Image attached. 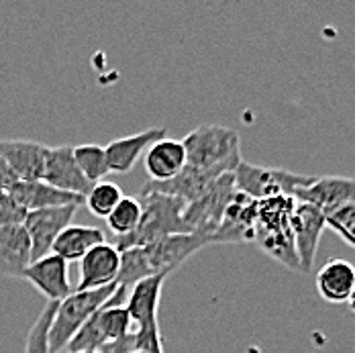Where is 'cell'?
I'll return each instance as SVG.
<instances>
[{
    "mask_svg": "<svg viewBox=\"0 0 355 353\" xmlns=\"http://www.w3.org/2000/svg\"><path fill=\"white\" fill-rule=\"evenodd\" d=\"M141 221L139 227L125 235V237H112V246L119 251L131 248H145L159 239H166L170 235H188V227L184 223L186 203L176 196L159 194V192H147L141 194Z\"/></svg>",
    "mask_w": 355,
    "mask_h": 353,
    "instance_id": "cell-2",
    "label": "cell"
},
{
    "mask_svg": "<svg viewBox=\"0 0 355 353\" xmlns=\"http://www.w3.org/2000/svg\"><path fill=\"white\" fill-rule=\"evenodd\" d=\"M166 274L151 276L147 280L137 282L127 296V313L131 317L133 335L137 341V352L164 353V339L159 331V298L166 282Z\"/></svg>",
    "mask_w": 355,
    "mask_h": 353,
    "instance_id": "cell-5",
    "label": "cell"
},
{
    "mask_svg": "<svg viewBox=\"0 0 355 353\" xmlns=\"http://www.w3.org/2000/svg\"><path fill=\"white\" fill-rule=\"evenodd\" d=\"M327 229L339 235L349 248L355 249V203L343 205L337 211L324 214Z\"/></svg>",
    "mask_w": 355,
    "mask_h": 353,
    "instance_id": "cell-27",
    "label": "cell"
},
{
    "mask_svg": "<svg viewBox=\"0 0 355 353\" xmlns=\"http://www.w3.org/2000/svg\"><path fill=\"white\" fill-rule=\"evenodd\" d=\"M31 261V239L25 225L0 229V274L6 278H23Z\"/></svg>",
    "mask_w": 355,
    "mask_h": 353,
    "instance_id": "cell-19",
    "label": "cell"
},
{
    "mask_svg": "<svg viewBox=\"0 0 355 353\" xmlns=\"http://www.w3.org/2000/svg\"><path fill=\"white\" fill-rule=\"evenodd\" d=\"M141 203L137 198L123 196V200L107 216V225L112 237H125L139 227L141 221Z\"/></svg>",
    "mask_w": 355,
    "mask_h": 353,
    "instance_id": "cell-24",
    "label": "cell"
},
{
    "mask_svg": "<svg viewBox=\"0 0 355 353\" xmlns=\"http://www.w3.org/2000/svg\"><path fill=\"white\" fill-rule=\"evenodd\" d=\"M121 272V251L112 243H103L90 249L80 259V282L78 292L84 290H98L110 284H116Z\"/></svg>",
    "mask_w": 355,
    "mask_h": 353,
    "instance_id": "cell-12",
    "label": "cell"
},
{
    "mask_svg": "<svg viewBox=\"0 0 355 353\" xmlns=\"http://www.w3.org/2000/svg\"><path fill=\"white\" fill-rule=\"evenodd\" d=\"M296 203H306L317 207L320 212L337 211L343 205L355 203V178L324 176L317 178L311 186L302 188L296 196Z\"/></svg>",
    "mask_w": 355,
    "mask_h": 353,
    "instance_id": "cell-14",
    "label": "cell"
},
{
    "mask_svg": "<svg viewBox=\"0 0 355 353\" xmlns=\"http://www.w3.org/2000/svg\"><path fill=\"white\" fill-rule=\"evenodd\" d=\"M137 352V341H135V335L133 331L123 337V339H116V341H110V343H105L98 353H135Z\"/></svg>",
    "mask_w": 355,
    "mask_h": 353,
    "instance_id": "cell-29",
    "label": "cell"
},
{
    "mask_svg": "<svg viewBox=\"0 0 355 353\" xmlns=\"http://www.w3.org/2000/svg\"><path fill=\"white\" fill-rule=\"evenodd\" d=\"M43 182L51 184L58 190L71 192L78 196H88L92 190V182H88L80 172L76 160H73V147L71 145H60L49 147L45 155V168H43Z\"/></svg>",
    "mask_w": 355,
    "mask_h": 353,
    "instance_id": "cell-11",
    "label": "cell"
},
{
    "mask_svg": "<svg viewBox=\"0 0 355 353\" xmlns=\"http://www.w3.org/2000/svg\"><path fill=\"white\" fill-rule=\"evenodd\" d=\"M27 218V211L8 194H0V229L10 227V225H23Z\"/></svg>",
    "mask_w": 355,
    "mask_h": 353,
    "instance_id": "cell-28",
    "label": "cell"
},
{
    "mask_svg": "<svg viewBox=\"0 0 355 353\" xmlns=\"http://www.w3.org/2000/svg\"><path fill=\"white\" fill-rule=\"evenodd\" d=\"M166 133H168L166 127H153V129H145L141 133H135V135H129V137H121V139H114V141L105 145L108 170L110 172H119V174L131 172L135 162L141 157L153 143L166 139Z\"/></svg>",
    "mask_w": 355,
    "mask_h": 353,
    "instance_id": "cell-17",
    "label": "cell"
},
{
    "mask_svg": "<svg viewBox=\"0 0 355 353\" xmlns=\"http://www.w3.org/2000/svg\"><path fill=\"white\" fill-rule=\"evenodd\" d=\"M23 278L33 284L49 302H62L73 292L68 278V264L53 253L33 261L23 272Z\"/></svg>",
    "mask_w": 355,
    "mask_h": 353,
    "instance_id": "cell-13",
    "label": "cell"
},
{
    "mask_svg": "<svg viewBox=\"0 0 355 353\" xmlns=\"http://www.w3.org/2000/svg\"><path fill=\"white\" fill-rule=\"evenodd\" d=\"M17 182H19V178L15 176V172L8 168V164L0 155V192H8Z\"/></svg>",
    "mask_w": 355,
    "mask_h": 353,
    "instance_id": "cell-30",
    "label": "cell"
},
{
    "mask_svg": "<svg viewBox=\"0 0 355 353\" xmlns=\"http://www.w3.org/2000/svg\"><path fill=\"white\" fill-rule=\"evenodd\" d=\"M290 225H292V233H294V248H296V255H298L300 272L311 274L315 268L322 231L327 229L324 212H320L313 205L296 203Z\"/></svg>",
    "mask_w": 355,
    "mask_h": 353,
    "instance_id": "cell-9",
    "label": "cell"
},
{
    "mask_svg": "<svg viewBox=\"0 0 355 353\" xmlns=\"http://www.w3.org/2000/svg\"><path fill=\"white\" fill-rule=\"evenodd\" d=\"M257 218V200L243 192H235L229 209L216 229L213 243H245L253 241V229Z\"/></svg>",
    "mask_w": 355,
    "mask_h": 353,
    "instance_id": "cell-15",
    "label": "cell"
},
{
    "mask_svg": "<svg viewBox=\"0 0 355 353\" xmlns=\"http://www.w3.org/2000/svg\"><path fill=\"white\" fill-rule=\"evenodd\" d=\"M237 192L248 194L253 200H268L278 196L294 198L302 188L311 186L317 178L294 174L282 168H259L241 160V164L233 172Z\"/></svg>",
    "mask_w": 355,
    "mask_h": 353,
    "instance_id": "cell-7",
    "label": "cell"
},
{
    "mask_svg": "<svg viewBox=\"0 0 355 353\" xmlns=\"http://www.w3.org/2000/svg\"><path fill=\"white\" fill-rule=\"evenodd\" d=\"M58 304L60 302H47L45 304L43 313L37 317L31 331H29V335H27L25 353H51L49 352V327L53 322Z\"/></svg>",
    "mask_w": 355,
    "mask_h": 353,
    "instance_id": "cell-26",
    "label": "cell"
},
{
    "mask_svg": "<svg viewBox=\"0 0 355 353\" xmlns=\"http://www.w3.org/2000/svg\"><path fill=\"white\" fill-rule=\"evenodd\" d=\"M8 194L25 209L27 212L43 211V209H55V207H68V205H84L86 198L64 192L53 188L51 184L43 180H33V182H17Z\"/></svg>",
    "mask_w": 355,
    "mask_h": 353,
    "instance_id": "cell-18",
    "label": "cell"
},
{
    "mask_svg": "<svg viewBox=\"0 0 355 353\" xmlns=\"http://www.w3.org/2000/svg\"><path fill=\"white\" fill-rule=\"evenodd\" d=\"M107 243V235L98 227H84V225H70L66 227L60 237L55 239L51 253L62 257L66 264L80 261L90 249Z\"/></svg>",
    "mask_w": 355,
    "mask_h": 353,
    "instance_id": "cell-22",
    "label": "cell"
},
{
    "mask_svg": "<svg viewBox=\"0 0 355 353\" xmlns=\"http://www.w3.org/2000/svg\"><path fill=\"white\" fill-rule=\"evenodd\" d=\"M66 353H70V352H66ZM76 353H98V352H76Z\"/></svg>",
    "mask_w": 355,
    "mask_h": 353,
    "instance_id": "cell-32",
    "label": "cell"
},
{
    "mask_svg": "<svg viewBox=\"0 0 355 353\" xmlns=\"http://www.w3.org/2000/svg\"><path fill=\"white\" fill-rule=\"evenodd\" d=\"M347 304H349V309L355 313V290H354V294H352V298L347 300Z\"/></svg>",
    "mask_w": 355,
    "mask_h": 353,
    "instance_id": "cell-31",
    "label": "cell"
},
{
    "mask_svg": "<svg viewBox=\"0 0 355 353\" xmlns=\"http://www.w3.org/2000/svg\"><path fill=\"white\" fill-rule=\"evenodd\" d=\"M211 246V241L202 235H170L145 248H131L121 251V272L116 284L125 288H133L137 282L151 276L166 274L170 276L188 257L196 251Z\"/></svg>",
    "mask_w": 355,
    "mask_h": 353,
    "instance_id": "cell-1",
    "label": "cell"
},
{
    "mask_svg": "<svg viewBox=\"0 0 355 353\" xmlns=\"http://www.w3.org/2000/svg\"><path fill=\"white\" fill-rule=\"evenodd\" d=\"M235 192H237L235 178L233 174H225L218 178L200 198H196L194 203H188L184 211V223L188 231L207 237L213 246L214 233L225 216V211L229 209Z\"/></svg>",
    "mask_w": 355,
    "mask_h": 353,
    "instance_id": "cell-8",
    "label": "cell"
},
{
    "mask_svg": "<svg viewBox=\"0 0 355 353\" xmlns=\"http://www.w3.org/2000/svg\"><path fill=\"white\" fill-rule=\"evenodd\" d=\"M121 200H123V190L116 184L107 182V180L94 184L86 196V205H88L90 212L94 216H101V218H107Z\"/></svg>",
    "mask_w": 355,
    "mask_h": 353,
    "instance_id": "cell-25",
    "label": "cell"
},
{
    "mask_svg": "<svg viewBox=\"0 0 355 353\" xmlns=\"http://www.w3.org/2000/svg\"><path fill=\"white\" fill-rule=\"evenodd\" d=\"M0 194H2V192H0Z\"/></svg>",
    "mask_w": 355,
    "mask_h": 353,
    "instance_id": "cell-34",
    "label": "cell"
},
{
    "mask_svg": "<svg viewBox=\"0 0 355 353\" xmlns=\"http://www.w3.org/2000/svg\"><path fill=\"white\" fill-rule=\"evenodd\" d=\"M186 166L214 176L233 174L241 164L239 135L220 125H202L184 137Z\"/></svg>",
    "mask_w": 355,
    "mask_h": 353,
    "instance_id": "cell-3",
    "label": "cell"
},
{
    "mask_svg": "<svg viewBox=\"0 0 355 353\" xmlns=\"http://www.w3.org/2000/svg\"><path fill=\"white\" fill-rule=\"evenodd\" d=\"M119 284H110L98 290H73L66 300L58 304L53 322L49 327V352L62 353L73 335L84 327V322L92 317L101 307H105L108 300L116 294Z\"/></svg>",
    "mask_w": 355,
    "mask_h": 353,
    "instance_id": "cell-6",
    "label": "cell"
},
{
    "mask_svg": "<svg viewBox=\"0 0 355 353\" xmlns=\"http://www.w3.org/2000/svg\"><path fill=\"white\" fill-rule=\"evenodd\" d=\"M47 145L27 139H2L0 155L8 168L19 178V182H33L43 178Z\"/></svg>",
    "mask_w": 355,
    "mask_h": 353,
    "instance_id": "cell-16",
    "label": "cell"
},
{
    "mask_svg": "<svg viewBox=\"0 0 355 353\" xmlns=\"http://www.w3.org/2000/svg\"><path fill=\"white\" fill-rule=\"evenodd\" d=\"M296 200L290 196H278L257 203V218L253 229V241L270 257L284 264L290 270H300L292 233V211Z\"/></svg>",
    "mask_w": 355,
    "mask_h": 353,
    "instance_id": "cell-4",
    "label": "cell"
},
{
    "mask_svg": "<svg viewBox=\"0 0 355 353\" xmlns=\"http://www.w3.org/2000/svg\"><path fill=\"white\" fill-rule=\"evenodd\" d=\"M186 168V149L178 139H162L145 151V170L151 182H168Z\"/></svg>",
    "mask_w": 355,
    "mask_h": 353,
    "instance_id": "cell-21",
    "label": "cell"
},
{
    "mask_svg": "<svg viewBox=\"0 0 355 353\" xmlns=\"http://www.w3.org/2000/svg\"><path fill=\"white\" fill-rule=\"evenodd\" d=\"M78 209H80L78 205H68V207H55V209L27 212V218H25L23 225H25V229L29 233V239H31L33 261L51 253L55 239L60 237V233L66 227H70Z\"/></svg>",
    "mask_w": 355,
    "mask_h": 353,
    "instance_id": "cell-10",
    "label": "cell"
},
{
    "mask_svg": "<svg viewBox=\"0 0 355 353\" xmlns=\"http://www.w3.org/2000/svg\"><path fill=\"white\" fill-rule=\"evenodd\" d=\"M73 160L84 178L92 184L103 182V178L110 174L107 162V151L103 145H76Z\"/></svg>",
    "mask_w": 355,
    "mask_h": 353,
    "instance_id": "cell-23",
    "label": "cell"
},
{
    "mask_svg": "<svg viewBox=\"0 0 355 353\" xmlns=\"http://www.w3.org/2000/svg\"><path fill=\"white\" fill-rule=\"evenodd\" d=\"M135 353H143V352H135Z\"/></svg>",
    "mask_w": 355,
    "mask_h": 353,
    "instance_id": "cell-33",
    "label": "cell"
},
{
    "mask_svg": "<svg viewBox=\"0 0 355 353\" xmlns=\"http://www.w3.org/2000/svg\"><path fill=\"white\" fill-rule=\"evenodd\" d=\"M320 298L331 304H345L355 290V266L335 257L329 259L315 276Z\"/></svg>",
    "mask_w": 355,
    "mask_h": 353,
    "instance_id": "cell-20",
    "label": "cell"
}]
</instances>
